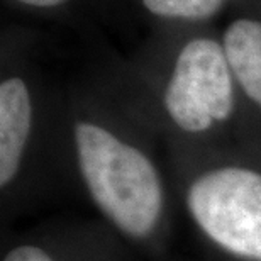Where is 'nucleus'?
<instances>
[{
    "instance_id": "1",
    "label": "nucleus",
    "mask_w": 261,
    "mask_h": 261,
    "mask_svg": "<svg viewBox=\"0 0 261 261\" xmlns=\"http://www.w3.org/2000/svg\"><path fill=\"white\" fill-rule=\"evenodd\" d=\"M76 173L111 229L158 254L170 232V194L160 165L116 127L82 117L71 129Z\"/></svg>"
},
{
    "instance_id": "2",
    "label": "nucleus",
    "mask_w": 261,
    "mask_h": 261,
    "mask_svg": "<svg viewBox=\"0 0 261 261\" xmlns=\"http://www.w3.org/2000/svg\"><path fill=\"white\" fill-rule=\"evenodd\" d=\"M175 189L200 236L227 261H261V158L180 151Z\"/></svg>"
},
{
    "instance_id": "3",
    "label": "nucleus",
    "mask_w": 261,
    "mask_h": 261,
    "mask_svg": "<svg viewBox=\"0 0 261 261\" xmlns=\"http://www.w3.org/2000/svg\"><path fill=\"white\" fill-rule=\"evenodd\" d=\"M161 106L181 136L203 138L232 119L238 87L221 43L208 38L189 41L166 78Z\"/></svg>"
},
{
    "instance_id": "4",
    "label": "nucleus",
    "mask_w": 261,
    "mask_h": 261,
    "mask_svg": "<svg viewBox=\"0 0 261 261\" xmlns=\"http://www.w3.org/2000/svg\"><path fill=\"white\" fill-rule=\"evenodd\" d=\"M33 129L34 103L29 85L20 76L4 78L0 83V192L4 203L17 195L24 184Z\"/></svg>"
},
{
    "instance_id": "5",
    "label": "nucleus",
    "mask_w": 261,
    "mask_h": 261,
    "mask_svg": "<svg viewBox=\"0 0 261 261\" xmlns=\"http://www.w3.org/2000/svg\"><path fill=\"white\" fill-rule=\"evenodd\" d=\"M238 92L261 112V22L239 19L222 39Z\"/></svg>"
},
{
    "instance_id": "6",
    "label": "nucleus",
    "mask_w": 261,
    "mask_h": 261,
    "mask_svg": "<svg viewBox=\"0 0 261 261\" xmlns=\"http://www.w3.org/2000/svg\"><path fill=\"white\" fill-rule=\"evenodd\" d=\"M226 0H143L149 12L170 19H207Z\"/></svg>"
},
{
    "instance_id": "7",
    "label": "nucleus",
    "mask_w": 261,
    "mask_h": 261,
    "mask_svg": "<svg viewBox=\"0 0 261 261\" xmlns=\"http://www.w3.org/2000/svg\"><path fill=\"white\" fill-rule=\"evenodd\" d=\"M92 256L88 261H93ZM2 261H87L83 254L41 241H22L4 253ZM103 261V259H102Z\"/></svg>"
},
{
    "instance_id": "8",
    "label": "nucleus",
    "mask_w": 261,
    "mask_h": 261,
    "mask_svg": "<svg viewBox=\"0 0 261 261\" xmlns=\"http://www.w3.org/2000/svg\"><path fill=\"white\" fill-rule=\"evenodd\" d=\"M20 4L33 5V7H55V5L63 4L65 0H19Z\"/></svg>"
},
{
    "instance_id": "9",
    "label": "nucleus",
    "mask_w": 261,
    "mask_h": 261,
    "mask_svg": "<svg viewBox=\"0 0 261 261\" xmlns=\"http://www.w3.org/2000/svg\"><path fill=\"white\" fill-rule=\"evenodd\" d=\"M217 261H227V259H222V258H219Z\"/></svg>"
}]
</instances>
